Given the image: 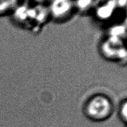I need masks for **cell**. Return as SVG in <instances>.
<instances>
[{
  "mask_svg": "<svg viewBox=\"0 0 127 127\" xmlns=\"http://www.w3.org/2000/svg\"><path fill=\"white\" fill-rule=\"evenodd\" d=\"M48 9L50 17L57 21H64L74 9V0H51Z\"/></svg>",
  "mask_w": 127,
  "mask_h": 127,
  "instance_id": "3",
  "label": "cell"
},
{
  "mask_svg": "<svg viewBox=\"0 0 127 127\" xmlns=\"http://www.w3.org/2000/svg\"><path fill=\"white\" fill-rule=\"evenodd\" d=\"M34 2H36V4H44L45 2L49 0H33Z\"/></svg>",
  "mask_w": 127,
  "mask_h": 127,
  "instance_id": "10",
  "label": "cell"
},
{
  "mask_svg": "<svg viewBox=\"0 0 127 127\" xmlns=\"http://www.w3.org/2000/svg\"><path fill=\"white\" fill-rule=\"evenodd\" d=\"M124 23L126 25V26L127 27V9L126 11V13H125V19H124Z\"/></svg>",
  "mask_w": 127,
  "mask_h": 127,
  "instance_id": "11",
  "label": "cell"
},
{
  "mask_svg": "<svg viewBox=\"0 0 127 127\" xmlns=\"http://www.w3.org/2000/svg\"><path fill=\"white\" fill-rule=\"evenodd\" d=\"M126 127H127V126H126Z\"/></svg>",
  "mask_w": 127,
  "mask_h": 127,
  "instance_id": "13",
  "label": "cell"
},
{
  "mask_svg": "<svg viewBox=\"0 0 127 127\" xmlns=\"http://www.w3.org/2000/svg\"><path fill=\"white\" fill-rule=\"evenodd\" d=\"M114 109V104L109 97L104 94H96L87 100L84 107V112L91 121L102 122L112 116Z\"/></svg>",
  "mask_w": 127,
  "mask_h": 127,
  "instance_id": "1",
  "label": "cell"
},
{
  "mask_svg": "<svg viewBox=\"0 0 127 127\" xmlns=\"http://www.w3.org/2000/svg\"><path fill=\"white\" fill-rule=\"evenodd\" d=\"M108 36L125 40L127 36V27L124 23L116 24L111 26L109 30Z\"/></svg>",
  "mask_w": 127,
  "mask_h": 127,
  "instance_id": "5",
  "label": "cell"
},
{
  "mask_svg": "<svg viewBox=\"0 0 127 127\" xmlns=\"http://www.w3.org/2000/svg\"><path fill=\"white\" fill-rule=\"evenodd\" d=\"M94 0H74V9L80 12H86L94 6Z\"/></svg>",
  "mask_w": 127,
  "mask_h": 127,
  "instance_id": "7",
  "label": "cell"
},
{
  "mask_svg": "<svg viewBox=\"0 0 127 127\" xmlns=\"http://www.w3.org/2000/svg\"><path fill=\"white\" fill-rule=\"evenodd\" d=\"M119 117L127 125V99L123 100L119 109Z\"/></svg>",
  "mask_w": 127,
  "mask_h": 127,
  "instance_id": "8",
  "label": "cell"
},
{
  "mask_svg": "<svg viewBox=\"0 0 127 127\" xmlns=\"http://www.w3.org/2000/svg\"><path fill=\"white\" fill-rule=\"evenodd\" d=\"M100 52L107 59L115 62H127V44L125 40L107 36L100 45Z\"/></svg>",
  "mask_w": 127,
  "mask_h": 127,
  "instance_id": "2",
  "label": "cell"
},
{
  "mask_svg": "<svg viewBox=\"0 0 127 127\" xmlns=\"http://www.w3.org/2000/svg\"><path fill=\"white\" fill-rule=\"evenodd\" d=\"M19 0H0V16L11 13L19 4Z\"/></svg>",
  "mask_w": 127,
  "mask_h": 127,
  "instance_id": "6",
  "label": "cell"
},
{
  "mask_svg": "<svg viewBox=\"0 0 127 127\" xmlns=\"http://www.w3.org/2000/svg\"><path fill=\"white\" fill-rule=\"evenodd\" d=\"M118 9L115 4L112 0H106L95 7V16L102 21L110 19Z\"/></svg>",
  "mask_w": 127,
  "mask_h": 127,
  "instance_id": "4",
  "label": "cell"
},
{
  "mask_svg": "<svg viewBox=\"0 0 127 127\" xmlns=\"http://www.w3.org/2000/svg\"><path fill=\"white\" fill-rule=\"evenodd\" d=\"M117 8H125L127 7V0H112Z\"/></svg>",
  "mask_w": 127,
  "mask_h": 127,
  "instance_id": "9",
  "label": "cell"
},
{
  "mask_svg": "<svg viewBox=\"0 0 127 127\" xmlns=\"http://www.w3.org/2000/svg\"></svg>",
  "mask_w": 127,
  "mask_h": 127,
  "instance_id": "12",
  "label": "cell"
}]
</instances>
